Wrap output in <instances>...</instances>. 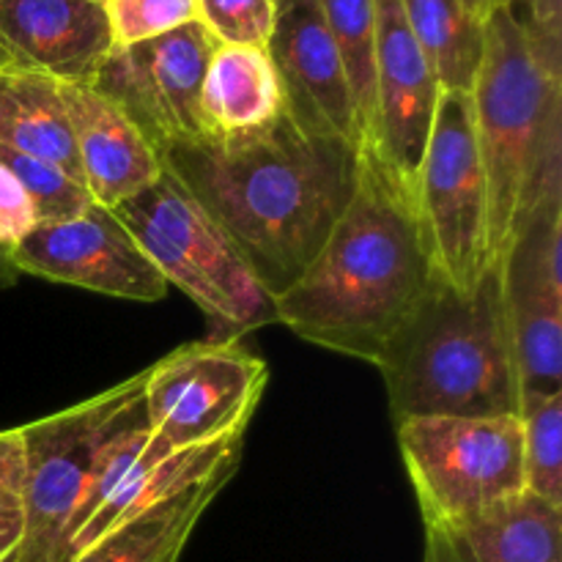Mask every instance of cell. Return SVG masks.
<instances>
[{
	"instance_id": "obj_12",
	"label": "cell",
	"mask_w": 562,
	"mask_h": 562,
	"mask_svg": "<svg viewBox=\"0 0 562 562\" xmlns=\"http://www.w3.org/2000/svg\"><path fill=\"white\" fill-rule=\"evenodd\" d=\"M20 274L75 285L93 294L132 302H157L168 294V280L140 250L113 209L91 203L77 217L36 223L11 247Z\"/></svg>"
},
{
	"instance_id": "obj_9",
	"label": "cell",
	"mask_w": 562,
	"mask_h": 562,
	"mask_svg": "<svg viewBox=\"0 0 562 562\" xmlns=\"http://www.w3.org/2000/svg\"><path fill=\"white\" fill-rule=\"evenodd\" d=\"M415 212L434 272L459 291L475 289L488 267V247L486 176L470 93L439 91L417 170Z\"/></svg>"
},
{
	"instance_id": "obj_1",
	"label": "cell",
	"mask_w": 562,
	"mask_h": 562,
	"mask_svg": "<svg viewBox=\"0 0 562 562\" xmlns=\"http://www.w3.org/2000/svg\"><path fill=\"white\" fill-rule=\"evenodd\" d=\"M159 159L274 300L311 267L349 206L360 146L311 135L283 110L261 130L170 143Z\"/></svg>"
},
{
	"instance_id": "obj_8",
	"label": "cell",
	"mask_w": 562,
	"mask_h": 562,
	"mask_svg": "<svg viewBox=\"0 0 562 562\" xmlns=\"http://www.w3.org/2000/svg\"><path fill=\"white\" fill-rule=\"evenodd\" d=\"M267 382V362L236 340L209 338L170 351L146 371L143 459L245 439Z\"/></svg>"
},
{
	"instance_id": "obj_19",
	"label": "cell",
	"mask_w": 562,
	"mask_h": 562,
	"mask_svg": "<svg viewBox=\"0 0 562 562\" xmlns=\"http://www.w3.org/2000/svg\"><path fill=\"white\" fill-rule=\"evenodd\" d=\"M283 110V88L267 49L214 47L201 86V115L209 135L261 130Z\"/></svg>"
},
{
	"instance_id": "obj_35",
	"label": "cell",
	"mask_w": 562,
	"mask_h": 562,
	"mask_svg": "<svg viewBox=\"0 0 562 562\" xmlns=\"http://www.w3.org/2000/svg\"><path fill=\"white\" fill-rule=\"evenodd\" d=\"M0 69H3V58H0Z\"/></svg>"
},
{
	"instance_id": "obj_30",
	"label": "cell",
	"mask_w": 562,
	"mask_h": 562,
	"mask_svg": "<svg viewBox=\"0 0 562 562\" xmlns=\"http://www.w3.org/2000/svg\"><path fill=\"white\" fill-rule=\"evenodd\" d=\"M22 439L20 428L0 431V510L20 508Z\"/></svg>"
},
{
	"instance_id": "obj_24",
	"label": "cell",
	"mask_w": 562,
	"mask_h": 562,
	"mask_svg": "<svg viewBox=\"0 0 562 562\" xmlns=\"http://www.w3.org/2000/svg\"><path fill=\"white\" fill-rule=\"evenodd\" d=\"M525 492L562 508V395L521 406Z\"/></svg>"
},
{
	"instance_id": "obj_26",
	"label": "cell",
	"mask_w": 562,
	"mask_h": 562,
	"mask_svg": "<svg viewBox=\"0 0 562 562\" xmlns=\"http://www.w3.org/2000/svg\"><path fill=\"white\" fill-rule=\"evenodd\" d=\"M108 16L115 47H132L198 22V0H108Z\"/></svg>"
},
{
	"instance_id": "obj_21",
	"label": "cell",
	"mask_w": 562,
	"mask_h": 562,
	"mask_svg": "<svg viewBox=\"0 0 562 562\" xmlns=\"http://www.w3.org/2000/svg\"><path fill=\"white\" fill-rule=\"evenodd\" d=\"M0 146L58 165L82 181L64 91L49 77L0 69Z\"/></svg>"
},
{
	"instance_id": "obj_7",
	"label": "cell",
	"mask_w": 562,
	"mask_h": 562,
	"mask_svg": "<svg viewBox=\"0 0 562 562\" xmlns=\"http://www.w3.org/2000/svg\"><path fill=\"white\" fill-rule=\"evenodd\" d=\"M398 445L426 532H456L525 494L521 417H415L398 423Z\"/></svg>"
},
{
	"instance_id": "obj_17",
	"label": "cell",
	"mask_w": 562,
	"mask_h": 562,
	"mask_svg": "<svg viewBox=\"0 0 562 562\" xmlns=\"http://www.w3.org/2000/svg\"><path fill=\"white\" fill-rule=\"evenodd\" d=\"M562 508L519 494L456 532H426V562H562Z\"/></svg>"
},
{
	"instance_id": "obj_29",
	"label": "cell",
	"mask_w": 562,
	"mask_h": 562,
	"mask_svg": "<svg viewBox=\"0 0 562 562\" xmlns=\"http://www.w3.org/2000/svg\"><path fill=\"white\" fill-rule=\"evenodd\" d=\"M516 14L525 20L527 31L532 33L549 58L562 60V0H516Z\"/></svg>"
},
{
	"instance_id": "obj_23",
	"label": "cell",
	"mask_w": 562,
	"mask_h": 562,
	"mask_svg": "<svg viewBox=\"0 0 562 562\" xmlns=\"http://www.w3.org/2000/svg\"><path fill=\"white\" fill-rule=\"evenodd\" d=\"M333 42L344 60L346 80L355 99L362 143L373 121V60H376V9L373 0H318Z\"/></svg>"
},
{
	"instance_id": "obj_11",
	"label": "cell",
	"mask_w": 562,
	"mask_h": 562,
	"mask_svg": "<svg viewBox=\"0 0 562 562\" xmlns=\"http://www.w3.org/2000/svg\"><path fill=\"white\" fill-rule=\"evenodd\" d=\"M217 44L203 22H190L132 47H113L88 86L119 104L157 151L198 140L209 135L201 86Z\"/></svg>"
},
{
	"instance_id": "obj_3",
	"label": "cell",
	"mask_w": 562,
	"mask_h": 562,
	"mask_svg": "<svg viewBox=\"0 0 562 562\" xmlns=\"http://www.w3.org/2000/svg\"><path fill=\"white\" fill-rule=\"evenodd\" d=\"M470 97L486 176L488 263H497L521 223L562 198V60L543 53L514 5L483 20Z\"/></svg>"
},
{
	"instance_id": "obj_28",
	"label": "cell",
	"mask_w": 562,
	"mask_h": 562,
	"mask_svg": "<svg viewBox=\"0 0 562 562\" xmlns=\"http://www.w3.org/2000/svg\"><path fill=\"white\" fill-rule=\"evenodd\" d=\"M36 209L20 181L0 165V247L11 252L36 225Z\"/></svg>"
},
{
	"instance_id": "obj_10",
	"label": "cell",
	"mask_w": 562,
	"mask_h": 562,
	"mask_svg": "<svg viewBox=\"0 0 562 562\" xmlns=\"http://www.w3.org/2000/svg\"><path fill=\"white\" fill-rule=\"evenodd\" d=\"M497 267L521 406L562 395V198L521 223Z\"/></svg>"
},
{
	"instance_id": "obj_4",
	"label": "cell",
	"mask_w": 562,
	"mask_h": 562,
	"mask_svg": "<svg viewBox=\"0 0 562 562\" xmlns=\"http://www.w3.org/2000/svg\"><path fill=\"white\" fill-rule=\"evenodd\" d=\"M376 368L395 426L415 417H519V376L497 263L483 269L472 291L437 274L387 340Z\"/></svg>"
},
{
	"instance_id": "obj_22",
	"label": "cell",
	"mask_w": 562,
	"mask_h": 562,
	"mask_svg": "<svg viewBox=\"0 0 562 562\" xmlns=\"http://www.w3.org/2000/svg\"><path fill=\"white\" fill-rule=\"evenodd\" d=\"M406 25L442 91L470 93L483 58V20L461 0H401Z\"/></svg>"
},
{
	"instance_id": "obj_15",
	"label": "cell",
	"mask_w": 562,
	"mask_h": 562,
	"mask_svg": "<svg viewBox=\"0 0 562 562\" xmlns=\"http://www.w3.org/2000/svg\"><path fill=\"white\" fill-rule=\"evenodd\" d=\"M108 0H0L3 69L91 82L113 53Z\"/></svg>"
},
{
	"instance_id": "obj_6",
	"label": "cell",
	"mask_w": 562,
	"mask_h": 562,
	"mask_svg": "<svg viewBox=\"0 0 562 562\" xmlns=\"http://www.w3.org/2000/svg\"><path fill=\"white\" fill-rule=\"evenodd\" d=\"M168 285H179L217 327L236 340L278 324L274 300L206 209L162 168L154 184L113 209Z\"/></svg>"
},
{
	"instance_id": "obj_5",
	"label": "cell",
	"mask_w": 562,
	"mask_h": 562,
	"mask_svg": "<svg viewBox=\"0 0 562 562\" xmlns=\"http://www.w3.org/2000/svg\"><path fill=\"white\" fill-rule=\"evenodd\" d=\"M146 371L20 428L22 541L14 562H64L99 464L119 439L148 428Z\"/></svg>"
},
{
	"instance_id": "obj_13",
	"label": "cell",
	"mask_w": 562,
	"mask_h": 562,
	"mask_svg": "<svg viewBox=\"0 0 562 562\" xmlns=\"http://www.w3.org/2000/svg\"><path fill=\"white\" fill-rule=\"evenodd\" d=\"M376 60H373L371 146L395 184L415 201V181L431 135L439 82L420 44L406 25L401 0H373Z\"/></svg>"
},
{
	"instance_id": "obj_32",
	"label": "cell",
	"mask_w": 562,
	"mask_h": 562,
	"mask_svg": "<svg viewBox=\"0 0 562 562\" xmlns=\"http://www.w3.org/2000/svg\"><path fill=\"white\" fill-rule=\"evenodd\" d=\"M16 278H20V269L11 261V252L0 247V289H11L16 283Z\"/></svg>"
},
{
	"instance_id": "obj_2",
	"label": "cell",
	"mask_w": 562,
	"mask_h": 562,
	"mask_svg": "<svg viewBox=\"0 0 562 562\" xmlns=\"http://www.w3.org/2000/svg\"><path fill=\"white\" fill-rule=\"evenodd\" d=\"M434 278L415 201L373 148L360 146L349 206L311 267L274 296V316L322 349L376 366Z\"/></svg>"
},
{
	"instance_id": "obj_14",
	"label": "cell",
	"mask_w": 562,
	"mask_h": 562,
	"mask_svg": "<svg viewBox=\"0 0 562 562\" xmlns=\"http://www.w3.org/2000/svg\"><path fill=\"white\" fill-rule=\"evenodd\" d=\"M267 55L283 88L285 113L302 130L362 146L344 60L318 0H274Z\"/></svg>"
},
{
	"instance_id": "obj_18",
	"label": "cell",
	"mask_w": 562,
	"mask_h": 562,
	"mask_svg": "<svg viewBox=\"0 0 562 562\" xmlns=\"http://www.w3.org/2000/svg\"><path fill=\"white\" fill-rule=\"evenodd\" d=\"M239 459L241 439H228V442L206 445V448L181 450V453L168 456L162 461H148L140 453V459L115 483V488L104 497V503L75 532V538L69 541V549H66V560L75 558L86 547H91L93 541H99L113 527L130 521L132 516L143 514V510L187 492L195 483L217 475L225 467H239Z\"/></svg>"
},
{
	"instance_id": "obj_27",
	"label": "cell",
	"mask_w": 562,
	"mask_h": 562,
	"mask_svg": "<svg viewBox=\"0 0 562 562\" xmlns=\"http://www.w3.org/2000/svg\"><path fill=\"white\" fill-rule=\"evenodd\" d=\"M198 22L220 44L267 49L274 25V0H198Z\"/></svg>"
},
{
	"instance_id": "obj_25",
	"label": "cell",
	"mask_w": 562,
	"mask_h": 562,
	"mask_svg": "<svg viewBox=\"0 0 562 562\" xmlns=\"http://www.w3.org/2000/svg\"><path fill=\"white\" fill-rule=\"evenodd\" d=\"M0 165L22 184V190L31 198L36 209L38 223H55V220L77 217L91 206L86 184L60 170L58 165H49L44 159H33L14 148L0 146Z\"/></svg>"
},
{
	"instance_id": "obj_31",
	"label": "cell",
	"mask_w": 562,
	"mask_h": 562,
	"mask_svg": "<svg viewBox=\"0 0 562 562\" xmlns=\"http://www.w3.org/2000/svg\"><path fill=\"white\" fill-rule=\"evenodd\" d=\"M22 541V514L20 508L0 510V562H14Z\"/></svg>"
},
{
	"instance_id": "obj_34",
	"label": "cell",
	"mask_w": 562,
	"mask_h": 562,
	"mask_svg": "<svg viewBox=\"0 0 562 562\" xmlns=\"http://www.w3.org/2000/svg\"><path fill=\"white\" fill-rule=\"evenodd\" d=\"M516 0H488V11L497 9V5H514Z\"/></svg>"
},
{
	"instance_id": "obj_33",
	"label": "cell",
	"mask_w": 562,
	"mask_h": 562,
	"mask_svg": "<svg viewBox=\"0 0 562 562\" xmlns=\"http://www.w3.org/2000/svg\"><path fill=\"white\" fill-rule=\"evenodd\" d=\"M464 3V9L470 11V14L481 16V20H486L488 14V0H461Z\"/></svg>"
},
{
	"instance_id": "obj_20",
	"label": "cell",
	"mask_w": 562,
	"mask_h": 562,
	"mask_svg": "<svg viewBox=\"0 0 562 562\" xmlns=\"http://www.w3.org/2000/svg\"><path fill=\"white\" fill-rule=\"evenodd\" d=\"M234 472L236 467H225L187 492L132 516L66 562H179L192 530Z\"/></svg>"
},
{
	"instance_id": "obj_16",
	"label": "cell",
	"mask_w": 562,
	"mask_h": 562,
	"mask_svg": "<svg viewBox=\"0 0 562 562\" xmlns=\"http://www.w3.org/2000/svg\"><path fill=\"white\" fill-rule=\"evenodd\" d=\"M82 184L93 203L115 209L162 176V159L135 121L88 82H60Z\"/></svg>"
}]
</instances>
